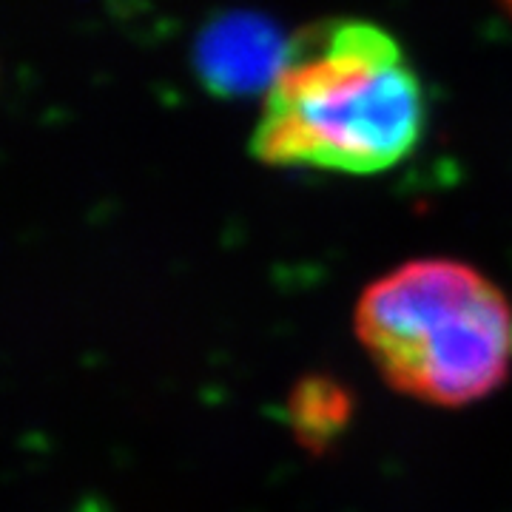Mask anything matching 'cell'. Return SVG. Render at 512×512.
Segmentation results:
<instances>
[{"label": "cell", "mask_w": 512, "mask_h": 512, "mask_svg": "<svg viewBox=\"0 0 512 512\" xmlns=\"http://www.w3.org/2000/svg\"><path fill=\"white\" fill-rule=\"evenodd\" d=\"M293 40L274 20L237 9L214 18L194 46V69L217 97H248L274 86L291 60Z\"/></svg>", "instance_id": "obj_3"}, {"label": "cell", "mask_w": 512, "mask_h": 512, "mask_svg": "<svg viewBox=\"0 0 512 512\" xmlns=\"http://www.w3.org/2000/svg\"><path fill=\"white\" fill-rule=\"evenodd\" d=\"M424 131L416 69L387 29L330 20L293 40L251 148L268 165L379 174L410 157Z\"/></svg>", "instance_id": "obj_1"}, {"label": "cell", "mask_w": 512, "mask_h": 512, "mask_svg": "<svg viewBox=\"0 0 512 512\" xmlns=\"http://www.w3.org/2000/svg\"><path fill=\"white\" fill-rule=\"evenodd\" d=\"M504 3H507V6H510V12H512V0H504Z\"/></svg>", "instance_id": "obj_4"}, {"label": "cell", "mask_w": 512, "mask_h": 512, "mask_svg": "<svg viewBox=\"0 0 512 512\" xmlns=\"http://www.w3.org/2000/svg\"><path fill=\"white\" fill-rule=\"evenodd\" d=\"M356 339L382 382L427 407H470L512 376V302L458 259H410L367 285Z\"/></svg>", "instance_id": "obj_2"}]
</instances>
